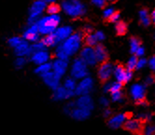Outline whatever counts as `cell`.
Listing matches in <instances>:
<instances>
[{
	"instance_id": "cell-10",
	"label": "cell",
	"mask_w": 155,
	"mask_h": 135,
	"mask_svg": "<svg viewBox=\"0 0 155 135\" xmlns=\"http://www.w3.org/2000/svg\"><path fill=\"white\" fill-rule=\"evenodd\" d=\"M42 78L44 82L46 83L47 86H49L52 89H55L58 86H59V83H60V76H58L56 73L54 72H47L45 74L41 75Z\"/></svg>"
},
{
	"instance_id": "cell-14",
	"label": "cell",
	"mask_w": 155,
	"mask_h": 135,
	"mask_svg": "<svg viewBox=\"0 0 155 135\" xmlns=\"http://www.w3.org/2000/svg\"><path fill=\"white\" fill-rule=\"evenodd\" d=\"M94 54L96 62L99 63H102L108 61V53L107 51L106 47L103 44H96L94 48Z\"/></svg>"
},
{
	"instance_id": "cell-32",
	"label": "cell",
	"mask_w": 155,
	"mask_h": 135,
	"mask_svg": "<svg viewBox=\"0 0 155 135\" xmlns=\"http://www.w3.org/2000/svg\"><path fill=\"white\" fill-rule=\"evenodd\" d=\"M137 61H138V58H137V55H134V56H132V57L130 58V60L128 61L127 63V70L129 71H134L136 69V67H137Z\"/></svg>"
},
{
	"instance_id": "cell-17",
	"label": "cell",
	"mask_w": 155,
	"mask_h": 135,
	"mask_svg": "<svg viewBox=\"0 0 155 135\" xmlns=\"http://www.w3.org/2000/svg\"><path fill=\"white\" fill-rule=\"evenodd\" d=\"M73 118L77 119V120H85L86 118H88L91 115V111L90 110H86L83 108H80V107H75L69 114Z\"/></svg>"
},
{
	"instance_id": "cell-38",
	"label": "cell",
	"mask_w": 155,
	"mask_h": 135,
	"mask_svg": "<svg viewBox=\"0 0 155 135\" xmlns=\"http://www.w3.org/2000/svg\"><path fill=\"white\" fill-rule=\"evenodd\" d=\"M25 63H26V60L25 58L20 57L15 61V66L17 67V68H21V67L25 64Z\"/></svg>"
},
{
	"instance_id": "cell-30",
	"label": "cell",
	"mask_w": 155,
	"mask_h": 135,
	"mask_svg": "<svg viewBox=\"0 0 155 135\" xmlns=\"http://www.w3.org/2000/svg\"><path fill=\"white\" fill-rule=\"evenodd\" d=\"M51 63H42V64H39V66L35 70V72H36L37 74L43 75V74H45V73L51 71Z\"/></svg>"
},
{
	"instance_id": "cell-21",
	"label": "cell",
	"mask_w": 155,
	"mask_h": 135,
	"mask_svg": "<svg viewBox=\"0 0 155 135\" xmlns=\"http://www.w3.org/2000/svg\"><path fill=\"white\" fill-rule=\"evenodd\" d=\"M59 38L57 37V36L55 35V33H51L48 34V36H46L45 37H43L41 39V43L44 45L45 47H53L55 46L58 42H59Z\"/></svg>"
},
{
	"instance_id": "cell-5",
	"label": "cell",
	"mask_w": 155,
	"mask_h": 135,
	"mask_svg": "<svg viewBox=\"0 0 155 135\" xmlns=\"http://www.w3.org/2000/svg\"><path fill=\"white\" fill-rule=\"evenodd\" d=\"M114 75L118 82L121 83L123 85L126 84L128 81L131 80V78L133 76V72L127 70L124 64L118 63L114 69Z\"/></svg>"
},
{
	"instance_id": "cell-2",
	"label": "cell",
	"mask_w": 155,
	"mask_h": 135,
	"mask_svg": "<svg viewBox=\"0 0 155 135\" xmlns=\"http://www.w3.org/2000/svg\"><path fill=\"white\" fill-rule=\"evenodd\" d=\"M60 22V17L56 15H51L50 17H45L38 21V32L41 34H51L55 29Z\"/></svg>"
},
{
	"instance_id": "cell-1",
	"label": "cell",
	"mask_w": 155,
	"mask_h": 135,
	"mask_svg": "<svg viewBox=\"0 0 155 135\" xmlns=\"http://www.w3.org/2000/svg\"><path fill=\"white\" fill-rule=\"evenodd\" d=\"M63 8L66 14L73 18H80L86 12V8L80 0H64L63 2Z\"/></svg>"
},
{
	"instance_id": "cell-36",
	"label": "cell",
	"mask_w": 155,
	"mask_h": 135,
	"mask_svg": "<svg viewBox=\"0 0 155 135\" xmlns=\"http://www.w3.org/2000/svg\"><path fill=\"white\" fill-rule=\"evenodd\" d=\"M111 98L114 102H120V101L123 100V93L120 92V91L111 92Z\"/></svg>"
},
{
	"instance_id": "cell-44",
	"label": "cell",
	"mask_w": 155,
	"mask_h": 135,
	"mask_svg": "<svg viewBox=\"0 0 155 135\" xmlns=\"http://www.w3.org/2000/svg\"><path fill=\"white\" fill-rule=\"evenodd\" d=\"M113 8H107V9H106L105 11H104V19H106V18H107L110 14H111L112 12H113Z\"/></svg>"
},
{
	"instance_id": "cell-18",
	"label": "cell",
	"mask_w": 155,
	"mask_h": 135,
	"mask_svg": "<svg viewBox=\"0 0 155 135\" xmlns=\"http://www.w3.org/2000/svg\"><path fill=\"white\" fill-rule=\"evenodd\" d=\"M24 38L30 41H38L39 38V32L37 24H32L31 27L24 34Z\"/></svg>"
},
{
	"instance_id": "cell-33",
	"label": "cell",
	"mask_w": 155,
	"mask_h": 135,
	"mask_svg": "<svg viewBox=\"0 0 155 135\" xmlns=\"http://www.w3.org/2000/svg\"><path fill=\"white\" fill-rule=\"evenodd\" d=\"M56 56L60 59V60H63L64 62H68V55L65 53V51L64 50L62 45L59 46L56 50Z\"/></svg>"
},
{
	"instance_id": "cell-22",
	"label": "cell",
	"mask_w": 155,
	"mask_h": 135,
	"mask_svg": "<svg viewBox=\"0 0 155 135\" xmlns=\"http://www.w3.org/2000/svg\"><path fill=\"white\" fill-rule=\"evenodd\" d=\"M116 29V35L119 37L125 36L128 32V24L125 21H117L115 24Z\"/></svg>"
},
{
	"instance_id": "cell-13",
	"label": "cell",
	"mask_w": 155,
	"mask_h": 135,
	"mask_svg": "<svg viewBox=\"0 0 155 135\" xmlns=\"http://www.w3.org/2000/svg\"><path fill=\"white\" fill-rule=\"evenodd\" d=\"M81 58L86 63V64L89 65H95L96 64V59L94 49L90 47H85L81 52Z\"/></svg>"
},
{
	"instance_id": "cell-28",
	"label": "cell",
	"mask_w": 155,
	"mask_h": 135,
	"mask_svg": "<svg viewBox=\"0 0 155 135\" xmlns=\"http://www.w3.org/2000/svg\"><path fill=\"white\" fill-rule=\"evenodd\" d=\"M120 17V10H116L113 11V12L110 14L107 18L104 19V22L105 24H113V22H116Z\"/></svg>"
},
{
	"instance_id": "cell-39",
	"label": "cell",
	"mask_w": 155,
	"mask_h": 135,
	"mask_svg": "<svg viewBox=\"0 0 155 135\" xmlns=\"http://www.w3.org/2000/svg\"><path fill=\"white\" fill-rule=\"evenodd\" d=\"M92 2L96 5L97 7L101 8H105L106 6H107V2L106 0H92Z\"/></svg>"
},
{
	"instance_id": "cell-45",
	"label": "cell",
	"mask_w": 155,
	"mask_h": 135,
	"mask_svg": "<svg viewBox=\"0 0 155 135\" xmlns=\"http://www.w3.org/2000/svg\"><path fill=\"white\" fill-rule=\"evenodd\" d=\"M149 64H150V67L151 70H154L155 69V58H154V56L150 58V60L149 62Z\"/></svg>"
},
{
	"instance_id": "cell-12",
	"label": "cell",
	"mask_w": 155,
	"mask_h": 135,
	"mask_svg": "<svg viewBox=\"0 0 155 135\" xmlns=\"http://www.w3.org/2000/svg\"><path fill=\"white\" fill-rule=\"evenodd\" d=\"M131 95L136 102L146 99V89L145 87L140 84H135L131 88Z\"/></svg>"
},
{
	"instance_id": "cell-48",
	"label": "cell",
	"mask_w": 155,
	"mask_h": 135,
	"mask_svg": "<svg viewBox=\"0 0 155 135\" xmlns=\"http://www.w3.org/2000/svg\"><path fill=\"white\" fill-rule=\"evenodd\" d=\"M110 114H111V111L108 110V109H107V110H105V112H104V117H108L110 116Z\"/></svg>"
},
{
	"instance_id": "cell-37",
	"label": "cell",
	"mask_w": 155,
	"mask_h": 135,
	"mask_svg": "<svg viewBox=\"0 0 155 135\" xmlns=\"http://www.w3.org/2000/svg\"><path fill=\"white\" fill-rule=\"evenodd\" d=\"M23 41V39H21V37H12V38H10L9 40H8V44L10 45L12 47H16V46H18V45Z\"/></svg>"
},
{
	"instance_id": "cell-50",
	"label": "cell",
	"mask_w": 155,
	"mask_h": 135,
	"mask_svg": "<svg viewBox=\"0 0 155 135\" xmlns=\"http://www.w3.org/2000/svg\"><path fill=\"white\" fill-rule=\"evenodd\" d=\"M109 86H110V84H107V85L105 86V88H104V92H109Z\"/></svg>"
},
{
	"instance_id": "cell-11",
	"label": "cell",
	"mask_w": 155,
	"mask_h": 135,
	"mask_svg": "<svg viewBox=\"0 0 155 135\" xmlns=\"http://www.w3.org/2000/svg\"><path fill=\"white\" fill-rule=\"evenodd\" d=\"M75 92L74 91H69L66 89L64 87H57L54 89V92L52 94V100L53 101H60L64 99H69L72 96H74Z\"/></svg>"
},
{
	"instance_id": "cell-46",
	"label": "cell",
	"mask_w": 155,
	"mask_h": 135,
	"mask_svg": "<svg viewBox=\"0 0 155 135\" xmlns=\"http://www.w3.org/2000/svg\"><path fill=\"white\" fill-rule=\"evenodd\" d=\"M100 104H102V105H104V106H108V100L107 99V98H105V97H102L101 99H100Z\"/></svg>"
},
{
	"instance_id": "cell-47",
	"label": "cell",
	"mask_w": 155,
	"mask_h": 135,
	"mask_svg": "<svg viewBox=\"0 0 155 135\" xmlns=\"http://www.w3.org/2000/svg\"><path fill=\"white\" fill-rule=\"evenodd\" d=\"M144 49L143 48H141V47H139L138 49H137V50L136 51V55L137 56V57H139V56H142L143 54H144Z\"/></svg>"
},
{
	"instance_id": "cell-27",
	"label": "cell",
	"mask_w": 155,
	"mask_h": 135,
	"mask_svg": "<svg viewBox=\"0 0 155 135\" xmlns=\"http://www.w3.org/2000/svg\"><path fill=\"white\" fill-rule=\"evenodd\" d=\"M81 39H82L84 45L87 47H94L97 44V39L95 38V37L94 35H92V34L81 37Z\"/></svg>"
},
{
	"instance_id": "cell-8",
	"label": "cell",
	"mask_w": 155,
	"mask_h": 135,
	"mask_svg": "<svg viewBox=\"0 0 155 135\" xmlns=\"http://www.w3.org/2000/svg\"><path fill=\"white\" fill-rule=\"evenodd\" d=\"M94 82L91 77H83V80L81 83L76 86L75 88V94L77 95H86L89 94V92L93 89Z\"/></svg>"
},
{
	"instance_id": "cell-42",
	"label": "cell",
	"mask_w": 155,
	"mask_h": 135,
	"mask_svg": "<svg viewBox=\"0 0 155 135\" xmlns=\"http://www.w3.org/2000/svg\"><path fill=\"white\" fill-rule=\"evenodd\" d=\"M94 37H95V38H96L97 40H100V41L105 39V35L103 34V32H101V31L96 32V33H95V35H94Z\"/></svg>"
},
{
	"instance_id": "cell-25",
	"label": "cell",
	"mask_w": 155,
	"mask_h": 135,
	"mask_svg": "<svg viewBox=\"0 0 155 135\" xmlns=\"http://www.w3.org/2000/svg\"><path fill=\"white\" fill-rule=\"evenodd\" d=\"M139 16H140V24H142L144 26H149L151 24L148 8H142L139 11Z\"/></svg>"
},
{
	"instance_id": "cell-4",
	"label": "cell",
	"mask_w": 155,
	"mask_h": 135,
	"mask_svg": "<svg viewBox=\"0 0 155 135\" xmlns=\"http://www.w3.org/2000/svg\"><path fill=\"white\" fill-rule=\"evenodd\" d=\"M71 75L74 78H77V79L83 78L88 75L87 64L81 58L75 60V62L72 65Z\"/></svg>"
},
{
	"instance_id": "cell-26",
	"label": "cell",
	"mask_w": 155,
	"mask_h": 135,
	"mask_svg": "<svg viewBox=\"0 0 155 135\" xmlns=\"http://www.w3.org/2000/svg\"><path fill=\"white\" fill-rule=\"evenodd\" d=\"M130 44H131V52L132 53H136L137 49L141 47L142 45V40L136 36H133L130 38Z\"/></svg>"
},
{
	"instance_id": "cell-51",
	"label": "cell",
	"mask_w": 155,
	"mask_h": 135,
	"mask_svg": "<svg viewBox=\"0 0 155 135\" xmlns=\"http://www.w3.org/2000/svg\"><path fill=\"white\" fill-rule=\"evenodd\" d=\"M41 1H43V2H45V3H46V2H51H51L55 1V0H41Z\"/></svg>"
},
{
	"instance_id": "cell-19",
	"label": "cell",
	"mask_w": 155,
	"mask_h": 135,
	"mask_svg": "<svg viewBox=\"0 0 155 135\" xmlns=\"http://www.w3.org/2000/svg\"><path fill=\"white\" fill-rule=\"evenodd\" d=\"M51 68L53 69L54 73H56L58 76H62L65 73L66 68H68V62H64L60 59L56 60L51 64Z\"/></svg>"
},
{
	"instance_id": "cell-49",
	"label": "cell",
	"mask_w": 155,
	"mask_h": 135,
	"mask_svg": "<svg viewBox=\"0 0 155 135\" xmlns=\"http://www.w3.org/2000/svg\"><path fill=\"white\" fill-rule=\"evenodd\" d=\"M150 21L154 22V20H155V12H154V10L151 12V14H150Z\"/></svg>"
},
{
	"instance_id": "cell-41",
	"label": "cell",
	"mask_w": 155,
	"mask_h": 135,
	"mask_svg": "<svg viewBox=\"0 0 155 135\" xmlns=\"http://www.w3.org/2000/svg\"><path fill=\"white\" fill-rule=\"evenodd\" d=\"M76 107V104H74V103H71V104H68V105H66L65 107H64V112L66 114H70V112L74 109Z\"/></svg>"
},
{
	"instance_id": "cell-3",
	"label": "cell",
	"mask_w": 155,
	"mask_h": 135,
	"mask_svg": "<svg viewBox=\"0 0 155 135\" xmlns=\"http://www.w3.org/2000/svg\"><path fill=\"white\" fill-rule=\"evenodd\" d=\"M81 41V33H76L74 35H72L68 39H66V41L62 45V47L68 56L73 55L79 50Z\"/></svg>"
},
{
	"instance_id": "cell-6",
	"label": "cell",
	"mask_w": 155,
	"mask_h": 135,
	"mask_svg": "<svg viewBox=\"0 0 155 135\" xmlns=\"http://www.w3.org/2000/svg\"><path fill=\"white\" fill-rule=\"evenodd\" d=\"M45 8H46V3L41 1V0L36 1L32 5V7L30 8V17L28 19V24L30 25L36 24V21H38V17L40 16L43 9Z\"/></svg>"
},
{
	"instance_id": "cell-24",
	"label": "cell",
	"mask_w": 155,
	"mask_h": 135,
	"mask_svg": "<svg viewBox=\"0 0 155 135\" xmlns=\"http://www.w3.org/2000/svg\"><path fill=\"white\" fill-rule=\"evenodd\" d=\"M71 32H72L71 27L64 26V27H61V28L57 29L56 32H55V35L57 36L59 40H63V39H65L66 37H68Z\"/></svg>"
},
{
	"instance_id": "cell-34",
	"label": "cell",
	"mask_w": 155,
	"mask_h": 135,
	"mask_svg": "<svg viewBox=\"0 0 155 135\" xmlns=\"http://www.w3.org/2000/svg\"><path fill=\"white\" fill-rule=\"evenodd\" d=\"M64 88L66 89H69V91H75V88H76V82L73 78L69 77V78H66L65 81H64Z\"/></svg>"
},
{
	"instance_id": "cell-31",
	"label": "cell",
	"mask_w": 155,
	"mask_h": 135,
	"mask_svg": "<svg viewBox=\"0 0 155 135\" xmlns=\"http://www.w3.org/2000/svg\"><path fill=\"white\" fill-rule=\"evenodd\" d=\"M154 131H155V128L153 125L146 124V125H143L140 135H154Z\"/></svg>"
},
{
	"instance_id": "cell-15",
	"label": "cell",
	"mask_w": 155,
	"mask_h": 135,
	"mask_svg": "<svg viewBox=\"0 0 155 135\" xmlns=\"http://www.w3.org/2000/svg\"><path fill=\"white\" fill-rule=\"evenodd\" d=\"M128 114H118L108 119L107 125L112 129H118L120 126H123L124 122L128 118Z\"/></svg>"
},
{
	"instance_id": "cell-9",
	"label": "cell",
	"mask_w": 155,
	"mask_h": 135,
	"mask_svg": "<svg viewBox=\"0 0 155 135\" xmlns=\"http://www.w3.org/2000/svg\"><path fill=\"white\" fill-rule=\"evenodd\" d=\"M124 130L137 134V135H140L141 132V129L143 127V122L139 119H136V118H127L123 124Z\"/></svg>"
},
{
	"instance_id": "cell-7",
	"label": "cell",
	"mask_w": 155,
	"mask_h": 135,
	"mask_svg": "<svg viewBox=\"0 0 155 135\" xmlns=\"http://www.w3.org/2000/svg\"><path fill=\"white\" fill-rule=\"evenodd\" d=\"M113 73V66L112 64L107 62L100 63L98 68V77L102 83H106Z\"/></svg>"
},
{
	"instance_id": "cell-52",
	"label": "cell",
	"mask_w": 155,
	"mask_h": 135,
	"mask_svg": "<svg viewBox=\"0 0 155 135\" xmlns=\"http://www.w3.org/2000/svg\"><path fill=\"white\" fill-rule=\"evenodd\" d=\"M108 1H110V0H108Z\"/></svg>"
},
{
	"instance_id": "cell-23",
	"label": "cell",
	"mask_w": 155,
	"mask_h": 135,
	"mask_svg": "<svg viewBox=\"0 0 155 135\" xmlns=\"http://www.w3.org/2000/svg\"><path fill=\"white\" fill-rule=\"evenodd\" d=\"M28 44L25 40L23 39L18 46L15 47V54L19 57H21V56H25V55H27V52H28Z\"/></svg>"
},
{
	"instance_id": "cell-16",
	"label": "cell",
	"mask_w": 155,
	"mask_h": 135,
	"mask_svg": "<svg viewBox=\"0 0 155 135\" xmlns=\"http://www.w3.org/2000/svg\"><path fill=\"white\" fill-rule=\"evenodd\" d=\"M76 106L80 107V108H83L86 110H92L94 108V104H93V100L92 98L86 94V95H81V97L79 98V100L76 102Z\"/></svg>"
},
{
	"instance_id": "cell-35",
	"label": "cell",
	"mask_w": 155,
	"mask_h": 135,
	"mask_svg": "<svg viewBox=\"0 0 155 135\" xmlns=\"http://www.w3.org/2000/svg\"><path fill=\"white\" fill-rule=\"evenodd\" d=\"M123 88V84L120 82H114V83H110L109 86V92H119Z\"/></svg>"
},
{
	"instance_id": "cell-43",
	"label": "cell",
	"mask_w": 155,
	"mask_h": 135,
	"mask_svg": "<svg viewBox=\"0 0 155 135\" xmlns=\"http://www.w3.org/2000/svg\"><path fill=\"white\" fill-rule=\"evenodd\" d=\"M154 83V76H150L147 79H146V81H145V84L146 85H151V84H153Z\"/></svg>"
},
{
	"instance_id": "cell-40",
	"label": "cell",
	"mask_w": 155,
	"mask_h": 135,
	"mask_svg": "<svg viewBox=\"0 0 155 135\" xmlns=\"http://www.w3.org/2000/svg\"><path fill=\"white\" fill-rule=\"evenodd\" d=\"M147 63V60L146 59H140L137 61V67L136 69H141L142 67H144Z\"/></svg>"
},
{
	"instance_id": "cell-29",
	"label": "cell",
	"mask_w": 155,
	"mask_h": 135,
	"mask_svg": "<svg viewBox=\"0 0 155 135\" xmlns=\"http://www.w3.org/2000/svg\"><path fill=\"white\" fill-rule=\"evenodd\" d=\"M60 11H61V7L57 3H54V2H51L47 8V12L48 14H51V15H56Z\"/></svg>"
},
{
	"instance_id": "cell-20",
	"label": "cell",
	"mask_w": 155,
	"mask_h": 135,
	"mask_svg": "<svg viewBox=\"0 0 155 135\" xmlns=\"http://www.w3.org/2000/svg\"><path fill=\"white\" fill-rule=\"evenodd\" d=\"M32 61L37 64H42L44 63H46L49 60V54L45 50L38 51L34 54H32L31 57Z\"/></svg>"
}]
</instances>
